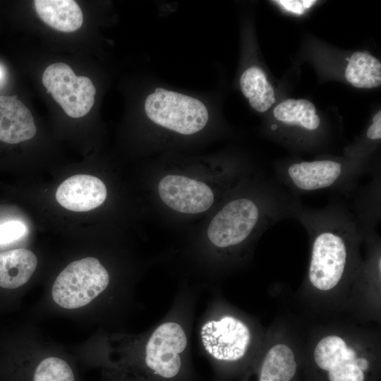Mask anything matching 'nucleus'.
I'll list each match as a JSON object with an SVG mask.
<instances>
[{
    "instance_id": "1",
    "label": "nucleus",
    "mask_w": 381,
    "mask_h": 381,
    "mask_svg": "<svg viewBox=\"0 0 381 381\" xmlns=\"http://www.w3.org/2000/svg\"><path fill=\"white\" fill-rule=\"evenodd\" d=\"M294 219L303 226L310 238L307 281L313 289L332 291L357 274L361 265L359 246L363 235L353 212L347 207L334 200L322 208L301 205Z\"/></svg>"
},
{
    "instance_id": "2",
    "label": "nucleus",
    "mask_w": 381,
    "mask_h": 381,
    "mask_svg": "<svg viewBox=\"0 0 381 381\" xmlns=\"http://www.w3.org/2000/svg\"><path fill=\"white\" fill-rule=\"evenodd\" d=\"M375 354L337 334L316 343L307 365L308 381H378Z\"/></svg>"
},
{
    "instance_id": "3",
    "label": "nucleus",
    "mask_w": 381,
    "mask_h": 381,
    "mask_svg": "<svg viewBox=\"0 0 381 381\" xmlns=\"http://www.w3.org/2000/svg\"><path fill=\"white\" fill-rule=\"evenodd\" d=\"M358 161L320 159L281 166L276 174L293 194L320 190H336L346 196L355 193L360 178L365 173Z\"/></svg>"
},
{
    "instance_id": "4",
    "label": "nucleus",
    "mask_w": 381,
    "mask_h": 381,
    "mask_svg": "<svg viewBox=\"0 0 381 381\" xmlns=\"http://www.w3.org/2000/svg\"><path fill=\"white\" fill-rule=\"evenodd\" d=\"M144 107L152 121L183 135L199 132L209 119L207 107L199 99L161 87L147 97Z\"/></svg>"
},
{
    "instance_id": "5",
    "label": "nucleus",
    "mask_w": 381,
    "mask_h": 381,
    "mask_svg": "<svg viewBox=\"0 0 381 381\" xmlns=\"http://www.w3.org/2000/svg\"><path fill=\"white\" fill-rule=\"evenodd\" d=\"M109 275L95 258L70 263L56 277L52 287L54 301L66 309L86 306L106 289Z\"/></svg>"
},
{
    "instance_id": "6",
    "label": "nucleus",
    "mask_w": 381,
    "mask_h": 381,
    "mask_svg": "<svg viewBox=\"0 0 381 381\" xmlns=\"http://www.w3.org/2000/svg\"><path fill=\"white\" fill-rule=\"evenodd\" d=\"M42 80L47 92L71 117L85 116L94 104L96 90L92 80L85 76H77L66 64L55 63L47 66Z\"/></svg>"
},
{
    "instance_id": "7",
    "label": "nucleus",
    "mask_w": 381,
    "mask_h": 381,
    "mask_svg": "<svg viewBox=\"0 0 381 381\" xmlns=\"http://www.w3.org/2000/svg\"><path fill=\"white\" fill-rule=\"evenodd\" d=\"M200 335L208 353L224 363H236L243 359L251 341L248 327L242 320L230 315L206 322Z\"/></svg>"
},
{
    "instance_id": "8",
    "label": "nucleus",
    "mask_w": 381,
    "mask_h": 381,
    "mask_svg": "<svg viewBox=\"0 0 381 381\" xmlns=\"http://www.w3.org/2000/svg\"><path fill=\"white\" fill-rule=\"evenodd\" d=\"M186 346L187 337L180 325L174 322L162 324L147 341L145 358L147 368L165 379L176 377L181 367L180 354Z\"/></svg>"
},
{
    "instance_id": "9",
    "label": "nucleus",
    "mask_w": 381,
    "mask_h": 381,
    "mask_svg": "<svg viewBox=\"0 0 381 381\" xmlns=\"http://www.w3.org/2000/svg\"><path fill=\"white\" fill-rule=\"evenodd\" d=\"M162 202L182 213L195 214L207 210L214 202V193L205 183L184 176L169 174L157 186Z\"/></svg>"
},
{
    "instance_id": "10",
    "label": "nucleus",
    "mask_w": 381,
    "mask_h": 381,
    "mask_svg": "<svg viewBox=\"0 0 381 381\" xmlns=\"http://www.w3.org/2000/svg\"><path fill=\"white\" fill-rule=\"evenodd\" d=\"M107 198V188L102 180L87 174H77L66 179L56 192L57 202L73 212H86L101 205Z\"/></svg>"
},
{
    "instance_id": "11",
    "label": "nucleus",
    "mask_w": 381,
    "mask_h": 381,
    "mask_svg": "<svg viewBox=\"0 0 381 381\" xmlns=\"http://www.w3.org/2000/svg\"><path fill=\"white\" fill-rule=\"evenodd\" d=\"M300 368L293 349L279 342L267 350L243 381H296Z\"/></svg>"
},
{
    "instance_id": "12",
    "label": "nucleus",
    "mask_w": 381,
    "mask_h": 381,
    "mask_svg": "<svg viewBox=\"0 0 381 381\" xmlns=\"http://www.w3.org/2000/svg\"><path fill=\"white\" fill-rule=\"evenodd\" d=\"M37 131L29 109L16 96H0V140L17 144L32 138Z\"/></svg>"
},
{
    "instance_id": "13",
    "label": "nucleus",
    "mask_w": 381,
    "mask_h": 381,
    "mask_svg": "<svg viewBox=\"0 0 381 381\" xmlns=\"http://www.w3.org/2000/svg\"><path fill=\"white\" fill-rule=\"evenodd\" d=\"M34 3L41 20L55 30L65 32H73L83 24V13L75 1L35 0Z\"/></svg>"
},
{
    "instance_id": "14",
    "label": "nucleus",
    "mask_w": 381,
    "mask_h": 381,
    "mask_svg": "<svg viewBox=\"0 0 381 381\" xmlns=\"http://www.w3.org/2000/svg\"><path fill=\"white\" fill-rule=\"evenodd\" d=\"M37 265L35 255L25 248L0 253V286L16 289L25 284L35 272Z\"/></svg>"
},
{
    "instance_id": "15",
    "label": "nucleus",
    "mask_w": 381,
    "mask_h": 381,
    "mask_svg": "<svg viewBox=\"0 0 381 381\" xmlns=\"http://www.w3.org/2000/svg\"><path fill=\"white\" fill-rule=\"evenodd\" d=\"M371 181L361 190L355 200L354 216L362 234L375 231L380 218V172H372Z\"/></svg>"
},
{
    "instance_id": "16",
    "label": "nucleus",
    "mask_w": 381,
    "mask_h": 381,
    "mask_svg": "<svg viewBox=\"0 0 381 381\" xmlns=\"http://www.w3.org/2000/svg\"><path fill=\"white\" fill-rule=\"evenodd\" d=\"M273 114L284 124L298 126L310 132L317 131L320 125V119L314 104L303 99L283 101L275 107Z\"/></svg>"
},
{
    "instance_id": "17",
    "label": "nucleus",
    "mask_w": 381,
    "mask_h": 381,
    "mask_svg": "<svg viewBox=\"0 0 381 381\" xmlns=\"http://www.w3.org/2000/svg\"><path fill=\"white\" fill-rule=\"evenodd\" d=\"M240 86L250 106L257 111H267L275 102L274 92L260 68L251 66L241 76Z\"/></svg>"
},
{
    "instance_id": "18",
    "label": "nucleus",
    "mask_w": 381,
    "mask_h": 381,
    "mask_svg": "<svg viewBox=\"0 0 381 381\" xmlns=\"http://www.w3.org/2000/svg\"><path fill=\"white\" fill-rule=\"evenodd\" d=\"M349 83L358 88L376 87L381 84V64L368 53H353L345 70Z\"/></svg>"
},
{
    "instance_id": "19",
    "label": "nucleus",
    "mask_w": 381,
    "mask_h": 381,
    "mask_svg": "<svg viewBox=\"0 0 381 381\" xmlns=\"http://www.w3.org/2000/svg\"><path fill=\"white\" fill-rule=\"evenodd\" d=\"M26 226L19 221H10L0 224V245L11 243L22 237Z\"/></svg>"
},
{
    "instance_id": "20",
    "label": "nucleus",
    "mask_w": 381,
    "mask_h": 381,
    "mask_svg": "<svg viewBox=\"0 0 381 381\" xmlns=\"http://www.w3.org/2000/svg\"><path fill=\"white\" fill-rule=\"evenodd\" d=\"M276 2L287 11L297 14H302L306 10L310 8L316 1L315 0H281L276 1Z\"/></svg>"
},
{
    "instance_id": "21",
    "label": "nucleus",
    "mask_w": 381,
    "mask_h": 381,
    "mask_svg": "<svg viewBox=\"0 0 381 381\" xmlns=\"http://www.w3.org/2000/svg\"><path fill=\"white\" fill-rule=\"evenodd\" d=\"M372 121L367 130L366 136L372 140H378L381 138V119Z\"/></svg>"
},
{
    "instance_id": "22",
    "label": "nucleus",
    "mask_w": 381,
    "mask_h": 381,
    "mask_svg": "<svg viewBox=\"0 0 381 381\" xmlns=\"http://www.w3.org/2000/svg\"><path fill=\"white\" fill-rule=\"evenodd\" d=\"M3 77V71L1 67L0 66V80L2 79Z\"/></svg>"
}]
</instances>
